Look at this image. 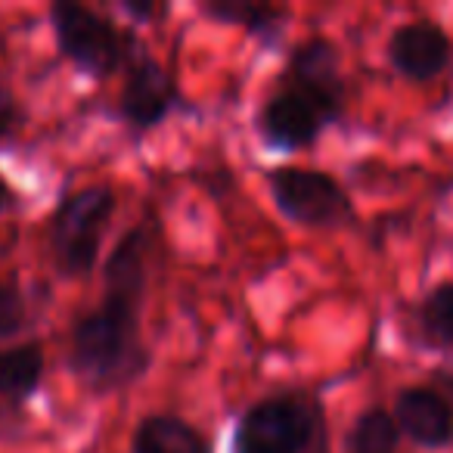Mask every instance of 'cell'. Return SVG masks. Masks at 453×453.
I'll return each instance as SVG.
<instances>
[{
  "instance_id": "1",
  "label": "cell",
  "mask_w": 453,
  "mask_h": 453,
  "mask_svg": "<svg viewBox=\"0 0 453 453\" xmlns=\"http://www.w3.org/2000/svg\"><path fill=\"white\" fill-rule=\"evenodd\" d=\"M146 298L103 289V302L84 311L69 333V370L94 395H115L150 372L152 348L143 339Z\"/></svg>"
},
{
  "instance_id": "2",
  "label": "cell",
  "mask_w": 453,
  "mask_h": 453,
  "mask_svg": "<svg viewBox=\"0 0 453 453\" xmlns=\"http://www.w3.org/2000/svg\"><path fill=\"white\" fill-rule=\"evenodd\" d=\"M230 453H326V413L311 391H277L242 410Z\"/></svg>"
},
{
  "instance_id": "3",
  "label": "cell",
  "mask_w": 453,
  "mask_h": 453,
  "mask_svg": "<svg viewBox=\"0 0 453 453\" xmlns=\"http://www.w3.org/2000/svg\"><path fill=\"white\" fill-rule=\"evenodd\" d=\"M115 208L119 199L109 183H90L59 199L47 226V249L59 277L84 280L94 273Z\"/></svg>"
},
{
  "instance_id": "4",
  "label": "cell",
  "mask_w": 453,
  "mask_h": 453,
  "mask_svg": "<svg viewBox=\"0 0 453 453\" xmlns=\"http://www.w3.org/2000/svg\"><path fill=\"white\" fill-rule=\"evenodd\" d=\"M47 16H50L59 53L78 72L94 81H106L115 72H125L137 47V38L131 32H121L112 19L75 0H57Z\"/></svg>"
},
{
  "instance_id": "5",
  "label": "cell",
  "mask_w": 453,
  "mask_h": 453,
  "mask_svg": "<svg viewBox=\"0 0 453 453\" xmlns=\"http://www.w3.org/2000/svg\"><path fill=\"white\" fill-rule=\"evenodd\" d=\"M265 180L267 189H271L273 208L296 226L345 230L357 218L348 189L329 171L302 168V165H277V168L267 171Z\"/></svg>"
},
{
  "instance_id": "6",
  "label": "cell",
  "mask_w": 453,
  "mask_h": 453,
  "mask_svg": "<svg viewBox=\"0 0 453 453\" xmlns=\"http://www.w3.org/2000/svg\"><path fill=\"white\" fill-rule=\"evenodd\" d=\"M277 84L304 94L323 115L329 125H339L345 119V103H348V81L345 69H342V50L335 41L329 38H304L289 50L283 72H280Z\"/></svg>"
},
{
  "instance_id": "7",
  "label": "cell",
  "mask_w": 453,
  "mask_h": 453,
  "mask_svg": "<svg viewBox=\"0 0 453 453\" xmlns=\"http://www.w3.org/2000/svg\"><path fill=\"white\" fill-rule=\"evenodd\" d=\"M183 109V96L174 75L143 47H134L131 59L125 65V81L119 94V119L127 131L143 137L156 131L165 119Z\"/></svg>"
},
{
  "instance_id": "8",
  "label": "cell",
  "mask_w": 453,
  "mask_h": 453,
  "mask_svg": "<svg viewBox=\"0 0 453 453\" xmlns=\"http://www.w3.org/2000/svg\"><path fill=\"white\" fill-rule=\"evenodd\" d=\"M329 119L298 90L277 84L255 115V134L267 152H302L320 140Z\"/></svg>"
},
{
  "instance_id": "9",
  "label": "cell",
  "mask_w": 453,
  "mask_h": 453,
  "mask_svg": "<svg viewBox=\"0 0 453 453\" xmlns=\"http://www.w3.org/2000/svg\"><path fill=\"white\" fill-rule=\"evenodd\" d=\"M385 57H388V65L403 81L426 84V81H434V78L450 65L453 44H450V35H447L438 22L410 19V22H401V26L388 35Z\"/></svg>"
},
{
  "instance_id": "10",
  "label": "cell",
  "mask_w": 453,
  "mask_h": 453,
  "mask_svg": "<svg viewBox=\"0 0 453 453\" xmlns=\"http://www.w3.org/2000/svg\"><path fill=\"white\" fill-rule=\"evenodd\" d=\"M391 416L401 438H410L422 450L453 447V401L432 385H407L397 391Z\"/></svg>"
},
{
  "instance_id": "11",
  "label": "cell",
  "mask_w": 453,
  "mask_h": 453,
  "mask_svg": "<svg viewBox=\"0 0 453 453\" xmlns=\"http://www.w3.org/2000/svg\"><path fill=\"white\" fill-rule=\"evenodd\" d=\"M131 453H214L211 438L174 413H150L131 434Z\"/></svg>"
},
{
  "instance_id": "12",
  "label": "cell",
  "mask_w": 453,
  "mask_h": 453,
  "mask_svg": "<svg viewBox=\"0 0 453 453\" xmlns=\"http://www.w3.org/2000/svg\"><path fill=\"white\" fill-rule=\"evenodd\" d=\"M199 10L218 26H240L261 47H277L286 35V22H289V10L252 4V0H208Z\"/></svg>"
},
{
  "instance_id": "13",
  "label": "cell",
  "mask_w": 453,
  "mask_h": 453,
  "mask_svg": "<svg viewBox=\"0 0 453 453\" xmlns=\"http://www.w3.org/2000/svg\"><path fill=\"white\" fill-rule=\"evenodd\" d=\"M47 357L38 342H22V345L4 348L0 351V401L26 403L38 395L44 382Z\"/></svg>"
},
{
  "instance_id": "14",
  "label": "cell",
  "mask_w": 453,
  "mask_h": 453,
  "mask_svg": "<svg viewBox=\"0 0 453 453\" xmlns=\"http://www.w3.org/2000/svg\"><path fill=\"white\" fill-rule=\"evenodd\" d=\"M345 453H397L401 450V428L391 410L366 407L351 419L342 441Z\"/></svg>"
},
{
  "instance_id": "15",
  "label": "cell",
  "mask_w": 453,
  "mask_h": 453,
  "mask_svg": "<svg viewBox=\"0 0 453 453\" xmlns=\"http://www.w3.org/2000/svg\"><path fill=\"white\" fill-rule=\"evenodd\" d=\"M416 323L428 345L453 351V280H444L434 289H428V296L419 304Z\"/></svg>"
},
{
  "instance_id": "16",
  "label": "cell",
  "mask_w": 453,
  "mask_h": 453,
  "mask_svg": "<svg viewBox=\"0 0 453 453\" xmlns=\"http://www.w3.org/2000/svg\"><path fill=\"white\" fill-rule=\"evenodd\" d=\"M28 326V298L16 283L0 280V342L13 339Z\"/></svg>"
},
{
  "instance_id": "17",
  "label": "cell",
  "mask_w": 453,
  "mask_h": 453,
  "mask_svg": "<svg viewBox=\"0 0 453 453\" xmlns=\"http://www.w3.org/2000/svg\"><path fill=\"white\" fill-rule=\"evenodd\" d=\"M16 125H19V106L7 88H0V143L16 131Z\"/></svg>"
},
{
  "instance_id": "18",
  "label": "cell",
  "mask_w": 453,
  "mask_h": 453,
  "mask_svg": "<svg viewBox=\"0 0 453 453\" xmlns=\"http://www.w3.org/2000/svg\"><path fill=\"white\" fill-rule=\"evenodd\" d=\"M121 13H127L134 22H150V19H156L158 13H165V7H158V4H140V0H125L121 4Z\"/></svg>"
},
{
  "instance_id": "19",
  "label": "cell",
  "mask_w": 453,
  "mask_h": 453,
  "mask_svg": "<svg viewBox=\"0 0 453 453\" xmlns=\"http://www.w3.org/2000/svg\"><path fill=\"white\" fill-rule=\"evenodd\" d=\"M13 199H16L13 187H10V180H7V177L0 174V214H4L10 205H13Z\"/></svg>"
},
{
  "instance_id": "20",
  "label": "cell",
  "mask_w": 453,
  "mask_h": 453,
  "mask_svg": "<svg viewBox=\"0 0 453 453\" xmlns=\"http://www.w3.org/2000/svg\"><path fill=\"white\" fill-rule=\"evenodd\" d=\"M438 379L444 382V388L453 395V364H450V366H444V370H438Z\"/></svg>"
}]
</instances>
